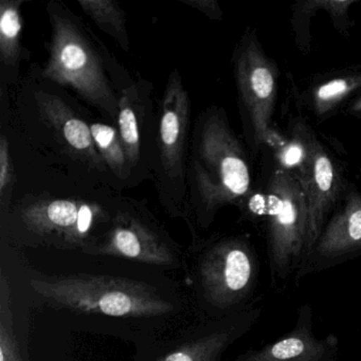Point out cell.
Returning <instances> with one entry per match:
<instances>
[{
	"label": "cell",
	"instance_id": "3",
	"mask_svg": "<svg viewBox=\"0 0 361 361\" xmlns=\"http://www.w3.org/2000/svg\"><path fill=\"white\" fill-rule=\"evenodd\" d=\"M120 195H26L8 217L26 238L41 244L88 252L111 224Z\"/></svg>",
	"mask_w": 361,
	"mask_h": 361
},
{
	"label": "cell",
	"instance_id": "21",
	"mask_svg": "<svg viewBox=\"0 0 361 361\" xmlns=\"http://www.w3.org/2000/svg\"><path fill=\"white\" fill-rule=\"evenodd\" d=\"M0 361H22L12 323L9 285L1 280V323H0Z\"/></svg>",
	"mask_w": 361,
	"mask_h": 361
},
{
	"label": "cell",
	"instance_id": "4",
	"mask_svg": "<svg viewBox=\"0 0 361 361\" xmlns=\"http://www.w3.org/2000/svg\"><path fill=\"white\" fill-rule=\"evenodd\" d=\"M31 286L56 307L111 317H154L173 310L151 285L119 276L68 274L32 279Z\"/></svg>",
	"mask_w": 361,
	"mask_h": 361
},
{
	"label": "cell",
	"instance_id": "24",
	"mask_svg": "<svg viewBox=\"0 0 361 361\" xmlns=\"http://www.w3.org/2000/svg\"><path fill=\"white\" fill-rule=\"evenodd\" d=\"M352 111L356 113H361V98H359L352 106Z\"/></svg>",
	"mask_w": 361,
	"mask_h": 361
},
{
	"label": "cell",
	"instance_id": "1",
	"mask_svg": "<svg viewBox=\"0 0 361 361\" xmlns=\"http://www.w3.org/2000/svg\"><path fill=\"white\" fill-rule=\"evenodd\" d=\"M50 39L39 77L73 94L116 126L120 92L134 79L94 31L64 3H48Z\"/></svg>",
	"mask_w": 361,
	"mask_h": 361
},
{
	"label": "cell",
	"instance_id": "6",
	"mask_svg": "<svg viewBox=\"0 0 361 361\" xmlns=\"http://www.w3.org/2000/svg\"><path fill=\"white\" fill-rule=\"evenodd\" d=\"M30 85L29 92L35 117L43 126L44 136H47L54 153L60 154L63 161L79 166L80 170H85L115 189L113 178L92 138V118L77 107V102L68 92L56 84L39 77L37 83L31 82Z\"/></svg>",
	"mask_w": 361,
	"mask_h": 361
},
{
	"label": "cell",
	"instance_id": "2",
	"mask_svg": "<svg viewBox=\"0 0 361 361\" xmlns=\"http://www.w3.org/2000/svg\"><path fill=\"white\" fill-rule=\"evenodd\" d=\"M188 217L202 227L219 209L235 204L251 188V174L242 143L225 111L207 107L192 126L187 172Z\"/></svg>",
	"mask_w": 361,
	"mask_h": 361
},
{
	"label": "cell",
	"instance_id": "12",
	"mask_svg": "<svg viewBox=\"0 0 361 361\" xmlns=\"http://www.w3.org/2000/svg\"><path fill=\"white\" fill-rule=\"evenodd\" d=\"M361 255V195L350 194L295 272V283Z\"/></svg>",
	"mask_w": 361,
	"mask_h": 361
},
{
	"label": "cell",
	"instance_id": "7",
	"mask_svg": "<svg viewBox=\"0 0 361 361\" xmlns=\"http://www.w3.org/2000/svg\"><path fill=\"white\" fill-rule=\"evenodd\" d=\"M268 255L274 282L286 281L303 261L307 238L305 191L295 175L276 169L268 185Z\"/></svg>",
	"mask_w": 361,
	"mask_h": 361
},
{
	"label": "cell",
	"instance_id": "8",
	"mask_svg": "<svg viewBox=\"0 0 361 361\" xmlns=\"http://www.w3.org/2000/svg\"><path fill=\"white\" fill-rule=\"evenodd\" d=\"M87 253L156 266H169L175 262L170 238L147 206L123 196L109 227Z\"/></svg>",
	"mask_w": 361,
	"mask_h": 361
},
{
	"label": "cell",
	"instance_id": "23",
	"mask_svg": "<svg viewBox=\"0 0 361 361\" xmlns=\"http://www.w3.org/2000/svg\"><path fill=\"white\" fill-rule=\"evenodd\" d=\"M179 1L197 10L210 20H221L223 18V11L216 0H179Z\"/></svg>",
	"mask_w": 361,
	"mask_h": 361
},
{
	"label": "cell",
	"instance_id": "19",
	"mask_svg": "<svg viewBox=\"0 0 361 361\" xmlns=\"http://www.w3.org/2000/svg\"><path fill=\"white\" fill-rule=\"evenodd\" d=\"M359 87H361V75L336 78L321 84L312 94L314 111L319 115L326 114Z\"/></svg>",
	"mask_w": 361,
	"mask_h": 361
},
{
	"label": "cell",
	"instance_id": "16",
	"mask_svg": "<svg viewBox=\"0 0 361 361\" xmlns=\"http://www.w3.org/2000/svg\"><path fill=\"white\" fill-rule=\"evenodd\" d=\"M24 3V0L0 1V84L3 90L18 84L20 64L30 59V52L22 44L20 9Z\"/></svg>",
	"mask_w": 361,
	"mask_h": 361
},
{
	"label": "cell",
	"instance_id": "15",
	"mask_svg": "<svg viewBox=\"0 0 361 361\" xmlns=\"http://www.w3.org/2000/svg\"><path fill=\"white\" fill-rule=\"evenodd\" d=\"M261 312L262 308H247L223 329L180 346L158 361H219L226 348L255 325Z\"/></svg>",
	"mask_w": 361,
	"mask_h": 361
},
{
	"label": "cell",
	"instance_id": "22",
	"mask_svg": "<svg viewBox=\"0 0 361 361\" xmlns=\"http://www.w3.org/2000/svg\"><path fill=\"white\" fill-rule=\"evenodd\" d=\"M16 169L10 151L9 139L6 135L0 137V209L1 215L9 213L12 207L14 185H16Z\"/></svg>",
	"mask_w": 361,
	"mask_h": 361
},
{
	"label": "cell",
	"instance_id": "18",
	"mask_svg": "<svg viewBox=\"0 0 361 361\" xmlns=\"http://www.w3.org/2000/svg\"><path fill=\"white\" fill-rule=\"evenodd\" d=\"M78 5L101 31L117 42L124 52H130L128 16L120 3L115 0H78Z\"/></svg>",
	"mask_w": 361,
	"mask_h": 361
},
{
	"label": "cell",
	"instance_id": "17",
	"mask_svg": "<svg viewBox=\"0 0 361 361\" xmlns=\"http://www.w3.org/2000/svg\"><path fill=\"white\" fill-rule=\"evenodd\" d=\"M90 130L97 149L104 160L116 190L134 188L132 171L116 126L90 119Z\"/></svg>",
	"mask_w": 361,
	"mask_h": 361
},
{
	"label": "cell",
	"instance_id": "10",
	"mask_svg": "<svg viewBox=\"0 0 361 361\" xmlns=\"http://www.w3.org/2000/svg\"><path fill=\"white\" fill-rule=\"evenodd\" d=\"M233 71L238 104L250 128L253 142L259 147L271 137L270 123L276 99V75L253 33H246L233 56Z\"/></svg>",
	"mask_w": 361,
	"mask_h": 361
},
{
	"label": "cell",
	"instance_id": "14",
	"mask_svg": "<svg viewBox=\"0 0 361 361\" xmlns=\"http://www.w3.org/2000/svg\"><path fill=\"white\" fill-rule=\"evenodd\" d=\"M298 178L305 191L307 207V238L304 261L320 238L327 215L339 192V178L335 164L318 141L314 140L307 166Z\"/></svg>",
	"mask_w": 361,
	"mask_h": 361
},
{
	"label": "cell",
	"instance_id": "11",
	"mask_svg": "<svg viewBox=\"0 0 361 361\" xmlns=\"http://www.w3.org/2000/svg\"><path fill=\"white\" fill-rule=\"evenodd\" d=\"M157 113L153 83L137 73L134 82L120 92L116 123L130 161L135 187L153 176Z\"/></svg>",
	"mask_w": 361,
	"mask_h": 361
},
{
	"label": "cell",
	"instance_id": "9",
	"mask_svg": "<svg viewBox=\"0 0 361 361\" xmlns=\"http://www.w3.org/2000/svg\"><path fill=\"white\" fill-rule=\"evenodd\" d=\"M259 269L257 255L246 238L217 240L204 252L200 265L206 297L219 310L242 305L255 291Z\"/></svg>",
	"mask_w": 361,
	"mask_h": 361
},
{
	"label": "cell",
	"instance_id": "5",
	"mask_svg": "<svg viewBox=\"0 0 361 361\" xmlns=\"http://www.w3.org/2000/svg\"><path fill=\"white\" fill-rule=\"evenodd\" d=\"M191 99L179 69L166 80L158 101L153 179L160 204L172 216L188 217V161L191 145Z\"/></svg>",
	"mask_w": 361,
	"mask_h": 361
},
{
	"label": "cell",
	"instance_id": "13",
	"mask_svg": "<svg viewBox=\"0 0 361 361\" xmlns=\"http://www.w3.org/2000/svg\"><path fill=\"white\" fill-rule=\"evenodd\" d=\"M312 308L305 303L298 310L293 331L259 350H249L235 361H338L339 338L335 334L317 338L312 331Z\"/></svg>",
	"mask_w": 361,
	"mask_h": 361
},
{
	"label": "cell",
	"instance_id": "20",
	"mask_svg": "<svg viewBox=\"0 0 361 361\" xmlns=\"http://www.w3.org/2000/svg\"><path fill=\"white\" fill-rule=\"evenodd\" d=\"M314 139L310 136L293 137L291 140L286 141L276 154L280 169L291 173L297 177L301 176L307 166L312 156V145Z\"/></svg>",
	"mask_w": 361,
	"mask_h": 361
}]
</instances>
